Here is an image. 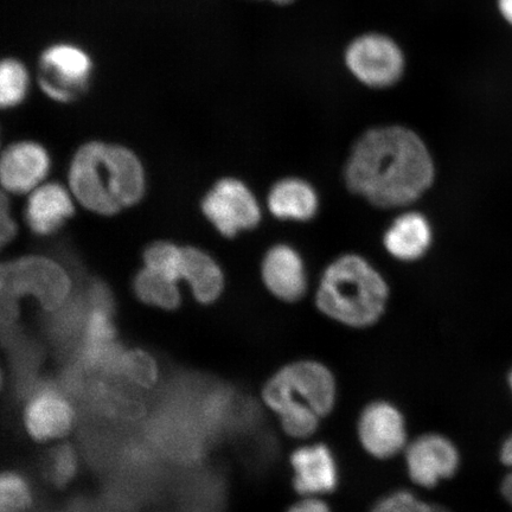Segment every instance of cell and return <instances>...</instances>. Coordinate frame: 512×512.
<instances>
[{
	"label": "cell",
	"mask_w": 512,
	"mask_h": 512,
	"mask_svg": "<svg viewBox=\"0 0 512 512\" xmlns=\"http://www.w3.org/2000/svg\"><path fill=\"white\" fill-rule=\"evenodd\" d=\"M498 5L504 18L512 24V0H498Z\"/></svg>",
	"instance_id": "30"
},
{
	"label": "cell",
	"mask_w": 512,
	"mask_h": 512,
	"mask_svg": "<svg viewBox=\"0 0 512 512\" xmlns=\"http://www.w3.org/2000/svg\"><path fill=\"white\" fill-rule=\"evenodd\" d=\"M203 214L226 238L253 229L261 220V209L253 192L238 179H222L202 202Z\"/></svg>",
	"instance_id": "7"
},
{
	"label": "cell",
	"mask_w": 512,
	"mask_h": 512,
	"mask_svg": "<svg viewBox=\"0 0 512 512\" xmlns=\"http://www.w3.org/2000/svg\"><path fill=\"white\" fill-rule=\"evenodd\" d=\"M134 292L144 304L163 310H175L181 304L177 281L145 268L134 279Z\"/></svg>",
	"instance_id": "19"
},
{
	"label": "cell",
	"mask_w": 512,
	"mask_h": 512,
	"mask_svg": "<svg viewBox=\"0 0 512 512\" xmlns=\"http://www.w3.org/2000/svg\"><path fill=\"white\" fill-rule=\"evenodd\" d=\"M0 286L3 294V317L15 316L16 300L34 296L49 311L66 304L70 280L63 268L42 256H28L2 267Z\"/></svg>",
	"instance_id": "5"
},
{
	"label": "cell",
	"mask_w": 512,
	"mask_h": 512,
	"mask_svg": "<svg viewBox=\"0 0 512 512\" xmlns=\"http://www.w3.org/2000/svg\"><path fill=\"white\" fill-rule=\"evenodd\" d=\"M40 64L41 87L51 99L70 102L86 92L92 61L85 51L59 44L46 50Z\"/></svg>",
	"instance_id": "10"
},
{
	"label": "cell",
	"mask_w": 512,
	"mask_h": 512,
	"mask_svg": "<svg viewBox=\"0 0 512 512\" xmlns=\"http://www.w3.org/2000/svg\"><path fill=\"white\" fill-rule=\"evenodd\" d=\"M16 234V224L12 217L10 216V211L8 207V201H6V197L3 195L2 200V234H0V238H2V243L5 245L6 242H9L12 238H14Z\"/></svg>",
	"instance_id": "28"
},
{
	"label": "cell",
	"mask_w": 512,
	"mask_h": 512,
	"mask_svg": "<svg viewBox=\"0 0 512 512\" xmlns=\"http://www.w3.org/2000/svg\"><path fill=\"white\" fill-rule=\"evenodd\" d=\"M501 456L502 463L509 467H512V435L504 441V444L501 448Z\"/></svg>",
	"instance_id": "29"
},
{
	"label": "cell",
	"mask_w": 512,
	"mask_h": 512,
	"mask_svg": "<svg viewBox=\"0 0 512 512\" xmlns=\"http://www.w3.org/2000/svg\"><path fill=\"white\" fill-rule=\"evenodd\" d=\"M78 472V457L72 447L59 446L49 454L47 473L50 482L64 486L72 482Z\"/></svg>",
	"instance_id": "25"
},
{
	"label": "cell",
	"mask_w": 512,
	"mask_h": 512,
	"mask_svg": "<svg viewBox=\"0 0 512 512\" xmlns=\"http://www.w3.org/2000/svg\"><path fill=\"white\" fill-rule=\"evenodd\" d=\"M433 239L430 222L424 215L409 211L396 219L383 236L387 252L401 261H415L424 256Z\"/></svg>",
	"instance_id": "16"
},
{
	"label": "cell",
	"mask_w": 512,
	"mask_h": 512,
	"mask_svg": "<svg viewBox=\"0 0 512 512\" xmlns=\"http://www.w3.org/2000/svg\"><path fill=\"white\" fill-rule=\"evenodd\" d=\"M287 512H332L323 497H302Z\"/></svg>",
	"instance_id": "27"
},
{
	"label": "cell",
	"mask_w": 512,
	"mask_h": 512,
	"mask_svg": "<svg viewBox=\"0 0 512 512\" xmlns=\"http://www.w3.org/2000/svg\"><path fill=\"white\" fill-rule=\"evenodd\" d=\"M357 438L370 457L389 460L399 456L409 443L405 415L387 400L370 402L358 416Z\"/></svg>",
	"instance_id": "6"
},
{
	"label": "cell",
	"mask_w": 512,
	"mask_h": 512,
	"mask_svg": "<svg viewBox=\"0 0 512 512\" xmlns=\"http://www.w3.org/2000/svg\"><path fill=\"white\" fill-rule=\"evenodd\" d=\"M261 273L267 290L285 303H297L307 292L304 261L290 246L271 248L262 262Z\"/></svg>",
	"instance_id": "13"
},
{
	"label": "cell",
	"mask_w": 512,
	"mask_h": 512,
	"mask_svg": "<svg viewBox=\"0 0 512 512\" xmlns=\"http://www.w3.org/2000/svg\"><path fill=\"white\" fill-rule=\"evenodd\" d=\"M49 168L48 153L41 145L17 143L3 153L0 178L6 190L24 194L35 189L46 178Z\"/></svg>",
	"instance_id": "14"
},
{
	"label": "cell",
	"mask_w": 512,
	"mask_h": 512,
	"mask_svg": "<svg viewBox=\"0 0 512 512\" xmlns=\"http://www.w3.org/2000/svg\"><path fill=\"white\" fill-rule=\"evenodd\" d=\"M389 287L360 255L348 254L326 267L316 292L322 315L351 329H368L387 310Z\"/></svg>",
	"instance_id": "3"
},
{
	"label": "cell",
	"mask_w": 512,
	"mask_h": 512,
	"mask_svg": "<svg viewBox=\"0 0 512 512\" xmlns=\"http://www.w3.org/2000/svg\"><path fill=\"white\" fill-rule=\"evenodd\" d=\"M28 73L22 63L8 59L0 67V104L9 108L21 104L28 92Z\"/></svg>",
	"instance_id": "21"
},
{
	"label": "cell",
	"mask_w": 512,
	"mask_h": 512,
	"mask_svg": "<svg viewBox=\"0 0 512 512\" xmlns=\"http://www.w3.org/2000/svg\"><path fill=\"white\" fill-rule=\"evenodd\" d=\"M146 268L164 275L171 280L182 279L183 248L169 242H157L146 249L144 254Z\"/></svg>",
	"instance_id": "20"
},
{
	"label": "cell",
	"mask_w": 512,
	"mask_h": 512,
	"mask_svg": "<svg viewBox=\"0 0 512 512\" xmlns=\"http://www.w3.org/2000/svg\"><path fill=\"white\" fill-rule=\"evenodd\" d=\"M421 512H451L444 505L422 501Z\"/></svg>",
	"instance_id": "32"
},
{
	"label": "cell",
	"mask_w": 512,
	"mask_h": 512,
	"mask_svg": "<svg viewBox=\"0 0 512 512\" xmlns=\"http://www.w3.org/2000/svg\"><path fill=\"white\" fill-rule=\"evenodd\" d=\"M74 214L72 198L60 184L49 183L32 192L25 219L32 232L50 235Z\"/></svg>",
	"instance_id": "15"
},
{
	"label": "cell",
	"mask_w": 512,
	"mask_h": 512,
	"mask_svg": "<svg viewBox=\"0 0 512 512\" xmlns=\"http://www.w3.org/2000/svg\"><path fill=\"white\" fill-rule=\"evenodd\" d=\"M76 419L72 403L56 389L38 390L24 409V426L38 443L60 440L72 431Z\"/></svg>",
	"instance_id": "12"
},
{
	"label": "cell",
	"mask_w": 512,
	"mask_h": 512,
	"mask_svg": "<svg viewBox=\"0 0 512 512\" xmlns=\"http://www.w3.org/2000/svg\"><path fill=\"white\" fill-rule=\"evenodd\" d=\"M69 184L83 207L96 214L114 215L142 200L144 170L125 147L89 143L70 165Z\"/></svg>",
	"instance_id": "2"
},
{
	"label": "cell",
	"mask_w": 512,
	"mask_h": 512,
	"mask_svg": "<svg viewBox=\"0 0 512 512\" xmlns=\"http://www.w3.org/2000/svg\"><path fill=\"white\" fill-rule=\"evenodd\" d=\"M281 430L288 437L297 440H307L313 437L322 422V416L311 409L294 408L278 415Z\"/></svg>",
	"instance_id": "24"
},
{
	"label": "cell",
	"mask_w": 512,
	"mask_h": 512,
	"mask_svg": "<svg viewBox=\"0 0 512 512\" xmlns=\"http://www.w3.org/2000/svg\"><path fill=\"white\" fill-rule=\"evenodd\" d=\"M182 279L188 281L201 304L214 303L223 291L221 268L208 254L194 247L183 248Z\"/></svg>",
	"instance_id": "18"
},
{
	"label": "cell",
	"mask_w": 512,
	"mask_h": 512,
	"mask_svg": "<svg viewBox=\"0 0 512 512\" xmlns=\"http://www.w3.org/2000/svg\"><path fill=\"white\" fill-rule=\"evenodd\" d=\"M509 384H510V388H511V392H512V371L509 376Z\"/></svg>",
	"instance_id": "34"
},
{
	"label": "cell",
	"mask_w": 512,
	"mask_h": 512,
	"mask_svg": "<svg viewBox=\"0 0 512 512\" xmlns=\"http://www.w3.org/2000/svg\"><path fill=\"white\" fill-rule=\"evenodd\" d=\"M345 61L356 79L374 88L393 86L405 68L400 48L381 35L357 38L348 48Z\"/></svg>",
	"instance_id": "9"
},
{
	"label": "cell",
	"mask_w": 512,
	"mask_h": 512,
	"mask_svg": "<svg viewBox=\"0 0 512 512\" xmlns=\"http://www.w3.org/2000/svg\"><path fill=\"white\" fill-rule=\"evenodd\" d=\"M268 208L280 220L305 222L316 216L319 198L310 183L299 178H285L271 189Z\"/></svg>",
	"instance_id": "17"
},
{
	"label": "cell",
	"mask_w": 512,
	"mask_h": 512,
	"mask_svg": "<svg viewBox=\"0 0 512 512\" xmlns=\"http://www.w3.org/2000/svg\"><path fill=\"white\" fill-rule=\"evenodd\" d=\"M31 504L28 480L17 472H4L0 478V512H25Z\"/></svg>",
	"instance_id": "22"
},
{
	"label": "cell",
	"mask_w": 512,
	"mask_h": 512,
	"mask_svg": "<svg viewBox=\"0 0 512 512\" xmlns=\"http://www.w3.org/2000/svg\"><path fill=\"white\" fill-rule=\"evenodd\" d=\"M403 456L409 479L422 489L437 488L456 476L460 466L456 444L437 432L421 434L409 441Z\"/></svg>",
	"instance_id": "8"
},
{
	"label": "cell",
	"mask_w": 512,
	"mask_h": 512,
	"mask_svg": "<svg viewBox=\"0 0 512 512\" xmlns=\"http://www.w3.org/2000/svg\"><path fill=\"white\" fill-rule=\"evenodd\" d=\"M434 160L418 133L405 126L376 127L352 147L344 181L377 208L407 207L432 187Z\"/></svg>",
	"instance_id": "1"
},
{
	"label": "cell",
	"mask_w": 512,
	"mask_h": 512,
	"mask_svg": "<svg viewBox=\"0 0 512 512\" xmlns=\"http://www.w3.org/2000/svg\"><path fill=\"white\" fill-rule=\"evenodd\" d=\"M261 399L277 415L288 409L306 408L325 419L336 408L338 384L323 362L299 360L275 371L262 388Z\"/></svg>",
	"instance_id": "4"
},
{
	"label": "cell",
	"mask_w": 512,
	"mask_h": 512,
	"mask_svg": "<svg viewBox=\"0 0 512 512\" xmlns=\"http://www.w3.org/2000/svg\"><path fill=\"white\" fill-rule=\"evenodd\" d=\"M272 2L277 3V4H281V5H286L288 3L293 2V0H272Z\"/></svg>",
	"instance_id": "33"
},
{
	"label": "cell",
	"mask_w": 512,
	"mask_h": 512,
	"mask_svg": "<svg viewBox=\"0 0 512 512\" xmlns=\"http://www.w3.org/2000/svg\"><path fill=\"white\" fill-rule=\"evenodd\" d=\"M293 489L300 497H323L339 485V467L331 448L324 443L306 444L291 454Z\"/></svg>",
	"instance_id": "11"
},
{
	"label": "cell",
	"mask_w": 512,
	"mask_h": 512,
	"mask_svg": "<svg viewBox=\"0 0 512 512\" xmlns=\"http://www.w3.org/2000/svg\"><path fill=\"white\" fill-rule=\"evenodd\" d=\"M502 494L512 504V472L504 478L502 483Z\"/></svg>",
	"instance_id": "31"
},
{
	"label": "cell",
	"mask_w": 512,
	"mask_h": 512,
	"mask_svg": "<svg viewBox=\"0 0 512 512\" xmlns=\"http://www.w3.org/2000/svg\"><path fill=\"white\" fill-rule=\"evenodd\" d=\"M422 499L408 490H396L383 496L370 512H421Z\"/></svg>",
	"instance_id": "26"
},
{
	"label": "cell",
	"mask_w": 512,
	"mask_h": 512,
	"mask_svg": "<svg viewBox=\"0 0 512 512\" xmlns=\"http://www.w3.org/2000/svg\"><path fill=\"white\" fill-rule=\"evenodd\" d=\"M117 370L139 386L150 387L157 380V367L144 351L121 352Z\"/></svg>",
	"instance_id": "23"
}]
</instances>
